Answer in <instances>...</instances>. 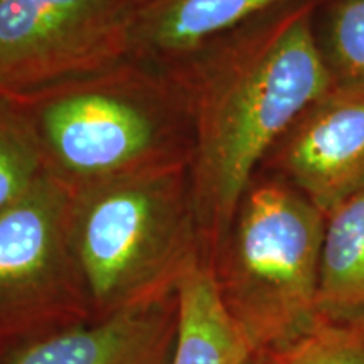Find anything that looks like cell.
<instances>
[{"label": "cell", "mask_w": 364, "mask_h": 364, "mask_svg": "<svg viewBox=\"0 0 364 364\" xmlns=\"http://www.w3.org/2000/svg\"><path fill=\"white\" fill-rule=\"evenodd\" d=\"M191 122V186L208 263L253 174L332 76L307 4L233 31L171 68Z\"/></svg>", "instance_id": "obj_1"}, {"label": "cell", "mask_w": 364, "mask_h": 364, "mask_svg": "<svg viewBox=\"0 0 364 364\" xmlns=\"http://www.w3.org/2000/svg\"><path fill=\"white\" fill-rule=\"evenodd\" d=\"M14 98L31 118L46 172L70 189L191 161L181 86L172 70L142 58Z\"/></svg>", "instance_id": "obj_2"}, {"label": "cell", "mask_w": 364, "mask_h": 364, "mask_svg": "<svg viewBox=\"0 0 364 364\" xmlns=\"http://www.w3.org/2000/svg\"><path fill=\"white\" fill-rule=\"evenodd\" d=\"M70 231L93 321L176 294L204 258L189 164L71 189Z\"/></svg>", "instance_id": "obj_3"}, {"label": "cell", "mask_w": 364, "mask_h": 364, "mask_svg": "<svg viewBox=\"0 0 364 364\" xmlns=\"http://www.w3.org/2000/svg\"><path fill=\"white\" fill-rule=\"evenodd\" d=\"M324 230L326 216L287 182H252L245 193L209 265L253 354H279L317 326Z\"/></svg>", "instance_id": "obj_4"}, {"label": "cell", "mask_w": 364, "mask_h": 364, "mask_svg": "<svg viewBox=\"0 0 364 364\" xmlns=\"http://www.w3.org/2000/svg\"><path fill=\"white\" fill-rule=\"evenodd\" d=\"M70 213L71 189L48 172L0 213V354L93 321Z\"/></svg>", "instance_id": "obj_5"}, {"label": "cell", "mask_w": 364, "mask_h": 364, "mask_svg": "<svg viewBox=\"0 0 364 364\" xmlns=\"http://www.w3.org/2000/svg\"><path fill=\"white\" fill-rule=\"evenodd\" d=\"M139 0H0V93L36 91L135 56Z\"/></svg>", "instance_id": "obj_6"}, {"label": "cell", "mask_w": 364, "mask_h": 364, "mask_svg": "<svg viewBox=\"0 0 364 364\" xmlns=\"http://www.w3.org/2000/svg\"><path fill=\"white\" fill-rule=\"evenodd\" d=\"M272 150L287 184L327 216L364 188V91L332 85Z\"/></svg>", "instance_id": "obj_7"}, {"label": "cell", "mask_w": 364, "mask_h": 364, "mask_svg": "<svg viewBox=\"0 0 364 364\" xmlns=\"http://www.w3.org/2000/svg\"><path fill=\"white\" fill-rule=\"evenodd\" d=\"M177 329L176 294L24 341L0 364H166Z\"/></svg>", "instance_id": "obj_8"}, {"label": "cell", "mask_w": 364, "mask_h": 364, "mask_svg": "<svg viewBox=\"0 0 364 364\" xmlns=\"http://www.w3.org/2000/svg\"><path fill=\"white\" fill-rule=\"evenodd\" d=\"M292 0H139L135 58L177 63Z\"/></svg>", "instance_id": "obj_9"}, {"label": "cell", "mask_w": 364, "mask_h": 364, "mask_svg": "<svg viewBox=\"0 0 364 364\" xmlns=\"http://www.w3.org/2000/svg\"><path fill=\"white\" fill-rule=\"evenodd\" d=\"M177 329L171 364H243L252 349L220 297L215 272L201 258L176 289Z\"/></svg>", "instance_id": "obj_10"}, {"label": "cell", "mask_w": 364, "mask_h": 364, "mask_svg": "<svg viewBox=\"0 0 364 364\" xmlns=\"http://www.w3.org/2000/svg\"><path fill=\"white\" fill-rule=\"evenodd\" d=\"M318 317H364V188L326 216L318 270Z\"/></svg>", "instance_id": "obj_11"}, {"label": "cell", "mask_w": 364, "mask_h": 364, "mask_svg": "<svg viewBox=\"0 0 364 364\" xmlns=\"http://www.w3.org/2000/svg\"><path fill=\"white\" fill-rule=\"evenodd\" d=\"M46 174L38 135L21 102L0 93V213Z\"/></svg>", "instance_id": "obj_12"}, {"label": "cell", "mask_w": 364, "mask_h": 364, "mask_svg": "<svg viewBox=\"0 0 364 364\" xmlns=\"http://www.w3.org/2000/svg\"><path fill=\"white\" fill-rule=\"evenodd\" d=\"M267 359L270 364H364V317H321L307 336Z\"/></svg>", "instance_id": "obj_13"}, {"label": "cell", "mask_w": 364, "mask_h": 364, "mask_svg": "<svg viewBox=\"0 0 364 364\" xmlns=\"http://www.w3.org/2000/svg\"><path fill=\"white\" fill-rule=\"evenodd\" d=\"M332 85L364 91V0H341L327 36Z\"/></svg>", "instance_id": "obj_14"}, {"label": "cell", "mask_w": 364, "mask_h": 364, "mask_svg": "<svg viewBox=\"0 0 364 364\" xmlns=\"http://www.w3.org/2000/svg\"><path fill=\"white\" fill-rule=\"evenodd\" d=\"M243 364H270L267 358L260 356V354H252L248 359H245Z\"/></svg>", "instance_id": "obj_15"}]
</instances>
